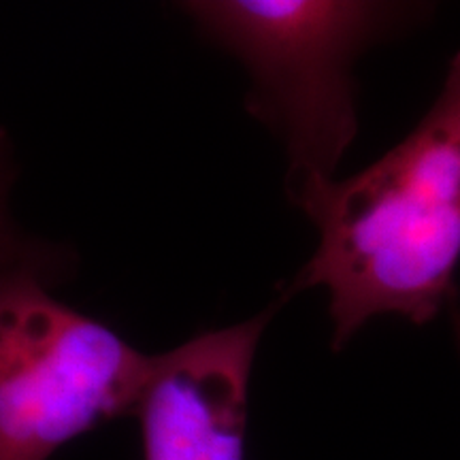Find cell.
Listing matches in <instances>:
<instances>
[{"label":"cell","mask_w":460,"mask_h":460,"mask_svg":"<svg viewBox=\"0 0 460 460\" xmlns=\"http://www.w3.org/2000/svg\"><path fill=\"white\" fill-rule=\"evenodd\" d=\"M181 11L250 79L247 113L284 143L292 203L337 180L358 135L354 66L422 7L362 0H192Z\"/></svg>","instance_id":"7a4b0ae2"},{"label":"cell","mask_w":460,"mask_h":460,"mask_svg":"<svg viewBox=\"0 0 460 460\" xmlns=\"http://www.w3.org/2000/svg\"><path fill=\"white\" fill-rule=\"evenodd\" d=\"M279 301L156 354L135 411L143 460H247L252 367Z\"/></svg>","instance_id":"277c9868"},{"label":"cell","mask_w":460,"mask_h":460,"mask_svg":"<svg viewBox=\"0 0 460 460\" xmlns=\"http://www.w3.org/2000/svg\"><path fill=\"white\" fill-rule=\"evenodd\" d=\"M296 207L318 245L284 298L322 288L335 348L379 315L433 320L454 295L460 264V54L405 139Z\"/></svg>","instance_id":"6da1fadb"},{"label":"cell","mask_w":460,"mask_h":460,"mask_svg":"<svg viewBox=\"0 0 460 460\" xmlns=\"http://www.w3.org/2000/svg\"><path fill=\"white\" fill-rule=\"evenodd\" d=\"M66 267L0 275V460L51 456L132 413L156 354L51 295Z\"/></svg>","instance_id":"3957f363"},{"label":"cell","mask_w":460,"mask_h":460,"mask_svg":"<svg viewBox=\"0 0 460 460\" xmlns=\"http://www.w3.org/2000/svg\"><path fill=\"white\" fill-rule=\"evenodd\" d=\"M17 180V160L7 130L0 128V275L22 267H73L66 247L32 237L15 220L11 197Z\"/></svg>","instance_id":"5b68a950"}]
</instances>
